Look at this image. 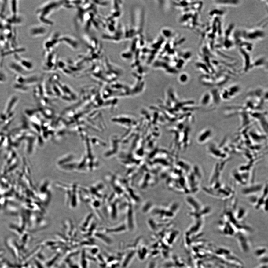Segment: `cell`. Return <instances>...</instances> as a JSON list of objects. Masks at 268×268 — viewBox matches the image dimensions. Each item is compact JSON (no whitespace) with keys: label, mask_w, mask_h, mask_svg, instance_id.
Returning <instances> with one entry per match:
<instances>
[{"label":"cell","mask_w":268,"mask_h":268,"mask_svg":"<svg viewBox=\"0 0 268 268\" xmlns=\"http://www.w3.org/2000/svg\"><path fill=\"white\" fill-rule=\"evenodd\" d=\"M241 88L239 85H234L223 90L220 93L221 100H229L235 98L240 93Z\"/></svg>","instance_id":"1"},{"label":"cell","mask_w":268,"mask_h":268,"mask_svg":"<svg viewBox=\"0 0 268 268\" xmlns=\"http://www.w3.org/2000/svg\"><path fill=\"white\" fill-rule=\"evenodd\" d=\"M264 188V187L261 184L251 185L242 189V194L248 196H255L256 194L258 193L261 191H262Z\"/></svg>","instance_id":"2"},{"label":"cell","mask_w":268,"mask_h":268,"mask_svg":"<svg viewBox=\"0 0 268 268\" xmlns=\"http://www.w3.org/2000/svg\"><path fill=\"white\" fill-rule=\"evenodd\" d=\"M213 132L209 128H206L201 131L197 136V141L200 144H204L208 142L212 138Z\"/></svg>","instance_id":"3"},{"label":"cell","mask_w":268,"mask_h":268,"mask_svg":"<svg viewBox=\"0 0 268 268\" xmlns=\"http://www.w3.org/2000/svg\"><path fill=\"white\" fill-rule=\"evenodd\" d=\"M46 30L45 28L41 25H32L29 28L28 33L32 38H37L45 34Z\"/></svg>","instance_id":"4"},{"label":"cell","mask_w":268,"mask_h":268,"mask_svg":"<svg viewBox=\"0 0 268 268\" xmlns=\"http://www.w3.org/2000/svg\"><path fill=\"white\" fill-rule=\"evenodd\" d=\"M8 67L10 69L19 74H24L29 72L26 71L19 64L18 61H11L8 64Z\"/></svg>","instance_id":"5"},{"label":"cell","mask_w":268,"mask_h":268,"mask_svg":"<svg viewBox=\"0 0 268 268\" xmlns=\"http://www.w3.org/2000/svg\"><path fill=\"white\" fill-rule=\"evenodd\" d=\"M15 59L17 61H18L24 69L26 71L29 72L33 69V64L32 63L28 60L22 58L21 57H18L17 56L15 57Z\"/></svg>","instance_id":"6"},{"label":"cell","mask_w":268,"mask_h":268,"mask_svg":"<svg viewBox=\"0 0 268 268\" xmlns=\"http://www.w3.org/2000/svg\"><path fill=\"white\" fill-rule=\"evenodd\" d=\"M213 103L212 96L211 91L206 92L201 97L200 103L204 107L209 106Z\"/></svg>","instance_id":"7"},{"label":"cell","mask_w":268,"mask_h":268,"mask_svg":"<svg viewBox=\"0 0 268 268\" xmlns=\"http://www.w3.org/2000/svg\"><path fill=\"white\" fill-rule=\"evenodd\" d=\"M238 240L242 250L244 252H248L250 251V247L248 239L243 235H239Z\"/></svg>","instance_id":"8"},{"label":"cell","mask_w":268,"mask_h":268,"mask_svg":"<svg viewBox=\"0 0 268 268\" xmlns=\"http://www.w3.org/2000/svg\"><path fill=\"white\" fill-rule=\"evenodd\" d=\"M246 213V211L244 208H240L235 214L236 215L235 218H236L237 220H238V221H242L245 218Z\"/></svg>","instance_id":"9"},{"label":"cell","mask_w":268,"mask_h":268,"mask_svg":"<svg viewBox=\"0 0 268 268\" xmlns=\"http://www.w3.org/2000/svg\"><path fill=\"white\" fill-rule=\"evenodd\" d=\"M254 253L256 256L262 258V257H265L264 255H266V253H267V249L265 247H259L255 249Z\"/></svg>","instance_id":"10"},{"label":"cell","mask_w":268,"mask_h":268,"mask_svg":"<svg viewBox=\"0 0 268 268\" xmlns=\"http://www.w3.org/2000/svg\"><path fill=\"white\" fill-rule=\"evenodd\" d=\"M216 4L218 5H237L239 3V1H215Z\"/></svg>","instance_id":"11"},{"label":"cell","mask_w":268,"mask_h":268,"mask_svg":"<svg viewBox=\"0 0 268 268\" xmlns=\"http://www.w3.org/2000/svg\"><path fill=\"white\" fill-rule=\"evenodd\" d=\"M257 268H267V265H265V264H262V265L260 266H259V267H258Z\"/></svg>","instance_id":"12"}]
</instances>
